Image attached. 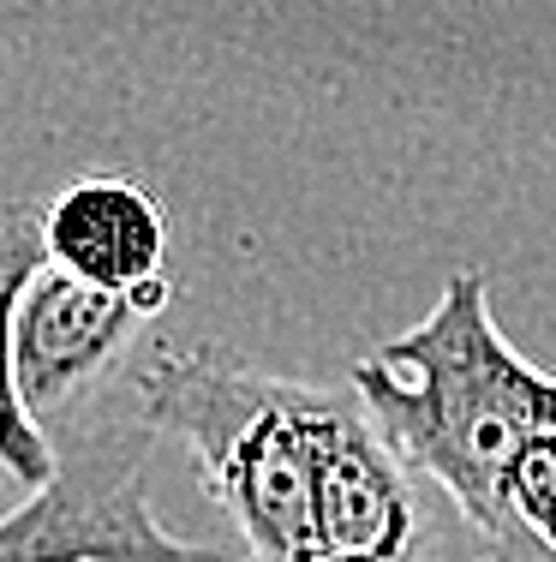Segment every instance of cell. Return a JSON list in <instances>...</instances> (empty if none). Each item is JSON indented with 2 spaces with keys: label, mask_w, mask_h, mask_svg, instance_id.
<instances>
[{
  "label": "cell",
  "mask_w": 556,
  "mask_h": 562,
  "mask_svg": "<svg viewBox=\"0 0 556 562\" xmlns=\"http://www.w3.org/2000/svg\"><path fill=\"white\" fill-rule=\"evenodd\" d=\"M353 395L413 473L443 485L467 527L497 544L502 473L556 413V378L497 329L485 270H455L407 336L360 359Z\"/></svg>",
  "instance_id": "6da1fadb"
},
{
  "label": "cell",
  "mask_w": 556,
  "mask_h": 562,
  "mask_svg": "<svg viewBox=\"0 0 556 562\" xmlns=\"http://www.w3.org/2000/svg\"><path fill=\"white\" fill-rule=\"evenodd\" d=\"M156 431L180 437L251 562H311L317 479L341 395L228 347H156L132 378Z\"/></svg>",
  "instance_id": "7a4b0ae2"
},
{
  "label": "cell",
  "mask_w": 556,
  "mask_h": 562,
  "mask_svg": "<svg viewBox=\"0 0 556 562\" xmlns=\"http://www.w3.org/2000/svg\"><path fill=\"white\" fill-rule=\"evenodd\" d=\"M150 431L138 413V425H102L60 454L55 479L0 515V562H251L240 544H192L156 520Z\"/></svg>",
  "instance_id": "3957f363"
},
{
  "label": "cell",
  "mask_w": 556,
  "mask_h": 562,
  "mask_svg": "<svg viewBox=\"0 0 556 562\" xmlns=\"http://www.w3.org/2000/svg\"><path fill=\"white\" fill-rule=\"evenodd\" d=\"M162 305V276L138 288H97L48 258L19 305V390L36 419H55L84 390H97Z\"/></svg>",
  "instance_id": "277c9868"
},
{
  "label": "cell",
  "mask_w": 556,
  "mask_h": 562,
  "mask_svg": "<svg viewBox=\"0 0 556 562\" xmlns=\"http://www.w3.org/2000/svg\"><path fill=\"white\" fill-rule=\"evenodd\" d=\"M311 562H436V527L413 461L348 401L324 443Z\"/></svg>",
  "instance_id": "5b68a950"
},
{
  "label": "cell",
  "mask_w": 556,
  "mask_h": 562,
  "mask_svg": "<svg viewBox=\"0 0 556 562\" xmlns=\"http://www.w3.org/2000/svg\"><path fill=\"white\" fill-rule=\"evenodd\" d=\"M48 258L97 288H138L162 276L168 216L132 173H84L43 210Z\"/></svg>",
  "instance_id": "8992f818"
},
{
  "label": "cell",
  "mask_w": 556,
  "mask_h": 562,
  "mask_svg": "<svg viewBox=\"0 0 556 562\" xmlns=\"http://www.w3.org/2000/svg\"><path fill=\"white\" fill-rule=\"evenodd\" d=\"M43 263H48L43 210L36 204L0 210V473L19 479L24 491L48 485L60 467L43 419L31 413V401L19 390V305Z\"/></svg>",
  "instance_id": "52a82bcc"
}]
</instances>
